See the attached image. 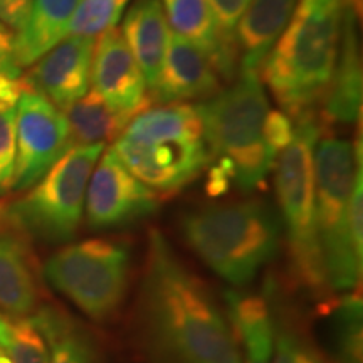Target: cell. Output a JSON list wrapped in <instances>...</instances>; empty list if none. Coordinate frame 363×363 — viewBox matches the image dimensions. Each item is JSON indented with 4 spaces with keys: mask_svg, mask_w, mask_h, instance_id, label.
I'll return each instance as SVG.
<instances>
[{
    "mask_svg": "<svg viewBox=\"0 0 363 363\" xmlns=\"http://www.w3.org/2000/svg\"><path fill=\"white\" fill-rule=\"evenodd\" d=\"M251 0H207L211 7L214 19L219 27V33L224 39V43L235 49L234 45V29L238 24L240 13L247 7ZM238 54V52H235Z\"/></svg>",
    "mask_w": 363,
    "mask_h": 363,
    "instance_id": "obj_30",
    "label": "cell"
},
{
    "mask_svg": "<svg viewBox=\"0 0 363 363\" xmlns=\"http://www.w3.org/2000/svg\"><path fill=\"white\" fill-rule=\"evenodd\" d=\"M128 0H81L72 17L69 35L96 38L116 27Z\"/></svg>",
    "mask_w": 363,
    "mask_h": 363,
    "instance_id": "obj_26",
    "label": "cell"
},
{
    "mask_svg": "<svg viewBox=\"0 0 363 363\" xmlns=\"http://www.w3.org/2000/svg\"><path fill=\"white\" fill-rule=\"evenodd\" d=\"M0 363H12L11 362V358L7 357V353L2 350V348H0Z\"/></svg>",
    "mask_w": 363,
    "mask_h": 363,
    "instance_id": "obj_33",
    "label": "cell"
},
{
    "mask_svg": "<svg viewBox=\"0 0 363 363\" xmlns=\"http://www.w3.org/2000/svg\"><path fill=\"white\" fill-rule=\"evenodd\" d=\"M120 30L150 93L160 78L172 34L160 0H135Z\"/></svg>",
    "mask_w": 363,
    "mask_h": 363,
    "instance_id": "obj_18",
    "label": "cell"
},
{
    "mask_svg": "<svg viewBox=\"0 0 363 363\" xmlns=\"http://www.w3.org/2000/svg\"><path fill=\"white\" fill-rule=\"evenodd\" d=\"M272 318H274V348H272L271 363H331L291 311L281 308L276 313L272 308Z\"/></svg>",
    "mask_w": 363,
    "mask_h": 363,
    "instance_id": "obj_24",
    "label": "cell"
},
{
    "mask_svg": "<svg viewBox=\"0 0 363 363\" xmlns=\"http://www.w3.org/2000/svg\"><path fill=\"white\" fill-rule=\"evenodd\" d=\"M62 113L69 123L72 147L115 142L130 123L113 111L93 88Z\"/></svg>",
    "mask_w": 363,
    "mask_h": 363,
    "instance_id": "obj_22",
    "label": "cell"
},
{
    "mask_svg": "<svg viewBox=\"0 0 363 363\" xmlns=\"http://www.w3.org/2000/svg\"><path fill=\"white\" fill-rule=\"evenodd\" d=\"M219 91L220 76L211 59L189 39L172 30L160 78L148 93L152 104L160 106L208 99Z\"/></svg>",
    "mask_w": 363,
    "mask_h": 363,
    "instance_id": "obj_14",
    "label": "cell"
},
{
    "mask_svg": "<svg viewBox=\"0 0 363 363\" xmlns=\"http://www.w3.org/2000/svg\"><path fill=\"white\" fill-rule=\"evenodd\" d=\"M136 323L155 363H242L227 313L160 230L148 234Z\"/></svg>",
    "mask_w": 363,
    "mask_h": 363,
    "instance_id": "obj_1",
    "label": "cell"
},
{
    "mask_svg": "<svg viewBox=\"0 0 363 363\" xmlns=\"http://www.w3.org/2000/svg\"><path fill=\"white\" fill-rule=\"evenodd\" d=\"M96 39L67 35L33 65L26 88L39 93L61 111L88 93Z\"/></svg>",
    "mask_w": 363,
    "mask_h": 363,
    "instance_id": "obj_13",
    "label": "cell"
},
{
    "mask_svg": "<svg viewBox=\"0 0 363 363\" xmlns=\"http://www.w3.org/2000/svg\"><path fill=\"white\" fill-rule=\"evenodd\" d=\"M0 348L12 363H48V345L30 316L7 318Z\"/></svg>",
    "mask_w": 363,
    "mask_h": 363,
    "instance_id": "obj_25",
    "label": "cell"
},
{
    "mask_svg": "<svg viewBox=\"0 0 363 363\" xmlns=\"http://www.w3.org/2000/svg\"><path fill=\"white\" fill-rule=\"evenodd\" d=\"M89 177L84 219L93 230H116L140 224L158 211V195L138 180L108 148Z\"/></svg>",
    "mask_w": 363,
    "mask_h": 363,
    "instance_id": "obj_11",
    "label": "cell"
},
{
    "mask_svg": "<svg viewBox=\"0 0 363 363\" xmlns=\"http://www.w3.org/2000/svg\"><path fill=\"white\" fill-rule=\"evenodd\" d=\"M48 345V363H101L89 331L56 308H40L30 316Z\"/></svg>",
    "mask_w": 363,
    "mask_h": 363,
    "instance_id": "obj_21",
    "label": "cell"
},
{
    "mask_svg": "<svg viewBox=\"0 0 363 363\" xmlns=\"http://www.w3.org/2000/svg\"><path fill=\"white\" fill-rule=\"evenodd\" d=\"M16 145L12 190H27L72 148L66 115L39 93L26 89L16 108Z\"/></svg>",
    "mask_w": 363,
    "mask_h": 363,
    "instance_id": "obj_10",
    "label": "cell"
},
{
    "mask_svg": "<svg viewBox=\"0 0 363 363\" xmlns=\"http://www.w3.org/2000/svg\"><path fill=\"white\" fill-rule=\"evenodd\" d=\"M291 143L274 163L276 197L289 251L291 274L301 288L315 294L328 289L321 259L315 202V145L321 135L315 111L293 120Z\"/></svg>",
    "mask_w": 363,
    "mask_h": 363,
    "instance_id": "obj_6",
    "label": "cell"
},
{
    "mask_svg": "<svg viewBox=\"0 0 363 363\" xmlns=\"http://www.w3.org/2000/svg\"><path fill=\"white\" fill-rule=\"evenodd\" d=\"M33 0H0V22L19 30L27 19Z\"/></svg>",
    "mask_w": 363,
    "mask_h": 363,
    "instance_id": "obj_32",
    "label": "cell"
},
{
    "mask_svg": "<svg viewBox=\"0 0 363 363\" xmlns=\"http://www.w3.org/2000/svg\"><path fill=\"white\" fill-rule=\"evenodd\" d=\"M335 363H362L363 323L362 296L348 291L328 305Z\"/></svg>",
    "mask_w": 363,
    "mask_h": 363,
    "instance_id": "obj_23",
    "label": "cell"
},
{
    "mask_svg": "<svg viewBox=\"0 0 363 363\" xmlns=\"http://www.w3.org/2000/svg\"><path fill=\"white\" fill-rule=\"evenodd\" d=\"M79 4L81 0H33L26 22L13 34L17 65L33 66L54 45L66 39Z\"/></svg>",
    "mask_w": 363,
    "mask_h": 363,
    "instance_id": "obj_19",
    "label": "cell"
},
{
    "mask_svg": "<svg viewBox=\"0 0 363 363\" xmlns=\"http://www.w3.org/2000/svg\"><path fill=\"white\" fill-rule=\"evenodd\" d=\"M214 162L216 163L208 170L207 194L211 197H220L234 184V169L225 158H216Z\"/></svg>",
    "mask_w": 363,
    "mask_h": 363,
    "instance_id": "obj_31",
    "label": "cell"
},
{
    "mask_svg": "<svg viewBox=\"0 0 363 363\" xmlns=\"http://www.w3.org/2000/svg\"><path fill=\"white\" fill-rule=\"evenodd\" d=\"M103 150V143L67 150L24 197L4 207L2 222L49 244L71 240L84 217L86 189Z\"/></svg>",
    "mask_w": 363,
    "mask_h": 363,
    "instance_id": "obj_8",
    "label": "cell"
},
{
    "mask_svg": "<svg viewBox=\"0 0 363 363\" xmlns=\"http://www.w3.org/2000/svg\"><path fill=\"white\" fill-rule=\"evenodd\" d=\"M39 301V288L29 252L22 240L0 230V308L12 318L30 316Z\"/></svg>",
    "mask_w": 363,
    "mask_h": 363,
    "instance_id": "obj_20",
    "label": "cell"
},
{
    "mask_svg": "<svg viewBox=\"0 0 363 363\" xmlns=\"http://www.w3.org/2000/svg\"><path fill=\"white\" fill-rule=\"evenodd\" d=\"M6 325H7V318L0 315V335H2V331H4V328H6Z\"/></svg>",
    "mask_w": 363,
    "mask_h": 363,
    "instance_id": "obj_34",
    "label": "cell"
},
{
    "mask_svg": "<svg viewBox=\"0 0 363 363\" xmlns=\"http://www.w3.org/2000/svg\"><path fill=\"white\" fill-rule=\"evenodd\" d=\"M362 13L345 6L338 56L323 101V121L352 125L362 118V56L358 48V19Z\"/></svg>",
    "mask_w": 363,
    "mask_h": 363,
    "instance_id": "obj_15",
    "label": "cell"
},
{
    "mask_svg": "<svg viewBox=\"0 0 363 363\" xmlns=\"http://www.w3.org/2000/svg\"><path fill=\"white\" fill-rule=\"evenodd\" d=\"M343 9V0H298L262 62V81L288 116L311 111L323 99L338 56Z\"/></svg>",
    "mask_w": 363,
    "mask_h": 363,
    "instance_id": "obj_2",
    "label": "cell"
},
{
    "mask_svg": "<svg viewBox=\"0 0 363 363\" xmlns=\"http://www.w3.org/2000/svg\"><path fill=\"white\" fill-rule=\"evenodd\" d=\"M26 83L13 52V33L0 22V108L17 106Z\"/></svg>",
    "mask_w": 363,
    "mask_h": 363,
    "instance_id": "obj_27",
    "label": "cell"
},
{
    "mask_svg": "<svg viewBox=\"0 0 363 363\" xmlns=\"http://www.w3.org/2000/svg\"><path fill=\"white\" fill-rule=\"evenodd\" d=\"M294 135V123L291 116L284 111H267L264 120V142L272 160H278L279 153L291 143Z\"/></svg>",
    "mask_w": 363,
    "mask_h": 363,
    "instance_id": "obj_29",
    "label": "cell"
},
{
    "mask_svg": "<svg viewBox=\"0 0 363 363\" xmlns=\"http://www.w3.org/2000/svg\"><path fill=\"white\" fill-rule=\"evenodd\" d=\"M185 244L207 267L242 288L278 256L281 219L261 201L214 203L182 217Z\"/></svg>",
    "mask_w": 363,
    "mask_h": 363,
    "instance_id": "obj_4",
    "label": "cell"
},
{
    "mask_svg": "<svg viewBox=\"0 0 363 363\" xmlns=\"http://www.w3.org/2000/svg\"><path fill=\"white\" fill-rule=\"evenodd\" d=\"M4 207H6V206H2V203H0V222H2V216H4Z\"/></svg>",
    "mask_w": 363,
    "mask_h": 363,
    "instance_id": "obj_35",
    "label": "cell"
},
{
    "mask_svg": "<svg viewBox=\"0 0 363 363\" xmlns=\"http://www.w3.org/2000/svg\"><path fill=\"white\" fill-rule=\"evenodd\" d=\"M111 148L136 179L163 195L187 187L212 162L201 116L187 103L138 113Z\"/></svg>",
    "mask_w": 363,
    "mask_h": 363,
    "instance_id": "obj_3",
    "label": "cell"
},
{
    "mask_svg": "<svg viewBox=\"0 0 363 363\" xmlns=\"http://www.w3.org/2000/svg\"><path fill=\"white\" fill-rule=\"evenodd\" d=\"M131 252L126 244L89 239L67 244L44 262V278L98 323L113 320L130 288Z\"/></svg>",
    "mask_w": 363,
    "mask_h": 363,
    "instance_id": "obj_9",
    "label": "cell"
},
{
    "mask_svg": "<svg viewBox=\"0 0 363 363\" xmlns=\"http://www.w3.org/2000/svg\"><path fill=\"white\" fill-rule=\"evenodd\" d=\"M16 108H0V195L12 190L16 172Z\"/></svg>",
    "mask_w": 363,
    "mask_h": 363,
    "instance_id": "obj_28",
    "label": "cell"
},
{
    "mask_svg": "<svg viewBox=\"0 0 363 363\" xmlns=\"http://www.w3.org/2000/svg\"><path fill=\"white\" fill-rule=\"evenodd\" d=\"M313 160L318 239L326 284L333 291H353L362 279L363 230L350 224V197L362 172V142L353 145L337 135H320Z\"/></svg>",
    "mask_w": 363,
    "mask_h": 363,
    "instance_id": "obj_5",
    "label": "cell"
},
{
    "mask_svg": "<svg viewBox=\"0 0 363 363\" xmlns=\"http://www.w3.org/2000/svg\"><path fill=\"white\" fill-rule=\"evenodd\" d=\"M202 120L212 160L225 158L234 169L240 190L259 187L274 167L264 142V120L269 111L257 71H239L229 88L195 106Z\"/></svg>",
    "mask_w": 363,
    "mask_h": 363,
    "instance_id": "obj_7",
    "label": "cell"
},
{
    "mask_svg": "<svg viewBox=\"0 0 363 363\" xmlns=\"http://www.w3.org/2000/svg\"><path fill=\"white\" fill-rule=\"evenodd\" d=\"M160 4L172 30L197 45L222 79L233 81L239 72L238 54L222 39L207 0H160Z\"/></svg>",
    "mask_w": 363,
    "mask_h": 363,
    "instance_id": "obj_17",
    "label": "cell"
},
{
    "mask_svg": "<svg viewBox=\"0 0 363 363\" xmlns=\"http://www.w3.org/2000/svg\"><path fill=\"white\" fill-rule=\"evenodd\" d=\"M91 84L113 111L130 121L153 106L142 69L116 27L103 33L94 44Z\"/></svg>",
    "mask_w": 363,
    "mask_h": 363,
    "instance_id": "obj_12",
    "label": "cell"
},
{
    "mask_svg": "<svg viewBox=\"0 0 363 363\" xmlns=\"http://www.w3.org/2000/svg\"><path fill=\"white\" fill-rule=\"evenodd\" d=\"M298 0H251L234 29L239 71H257L291 19Z\"/></svg>",
    "mask_w": 363,
    "mask_h": 363,
    "instance_id": "obj_16",
    "label": "cell"
}]
</instances>
